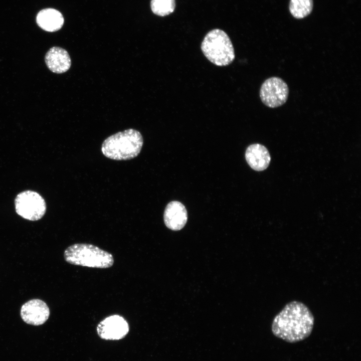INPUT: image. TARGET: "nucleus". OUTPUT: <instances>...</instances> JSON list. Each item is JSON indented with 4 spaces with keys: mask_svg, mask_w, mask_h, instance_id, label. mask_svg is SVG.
I'll list each match as a JSON object with an SVG mask.
<instances>
[{
    "mask_svg": "<svg viewBox=\"0 0 361 361\" xmlns=\"http://www.w3.org/2000/svg\"><path fill=\"white\" fill-rule=\"evenodd\" d=\"M207 59L218 66H226L235 58L232 43L224 31L215 29L209 31L204 37L201 46Z\"/></svg>",
    "mask_w": 361,
    "mask_h": 361,
    "instance_id": "obj_4",
    "label": "nucleus"
},
{
    "mask_svg": "<svg viewBox=\"0 0 361 361\" xmlns=\"http://www.w3.org/2000/svg\"><path fill=\"white\" fill-rule=\"evenodd\" d=\"M143 143V139L140 132L130 128L107 137L102 143L101 151L110 159L128 160L139 154Z\"/></svg>",
    "mask_w": 361,
    "mask_h": 361,
    "instance_id": "obj_2",
    "label": "nucleus"
},
{
    "mask_svg": "<svg viewBox=\"0 0 361 361\" xmlns=\"http://www.w3.org/2000/svg\"><path fill=\"white\" fill-rule=\"evenodd\" d=\"M36 22L43 30L53 32L59 30L63 26L64 19L58 10L47 8L40 11L37 15Z\"/></svg>",
    "mask_w": 361,
    "mask_h": 361,
    "instance_id": "obj_12",
    "label": "nucleus"
},
{
    "mask_svg": "<svg viewBox=\"0 0 361 361\" xmlns=\"http://www.w3.org/2000/svg\"><path fill=\"white\" fill-rule=\"evenodd\" d=\"M165 226L173 231L182 229L188 220V213L185 206L179 202L172 201L165 207L163 214Z\"/></svg>",
    "mask_w": 361,
    "mask_h": 361,
    "instance_id": "obj_9",
    "label": "nucleus"
},
{
    "mask_svg": "<svg viewBox=\"0 0 361 361\" xmlns=\"http://www.w3.org/2000/svg\"><path fill=\"white\" fill-rule=\"evenodd\" d=\"M245 158L249 166L256 171L266 169L271 160L268 149L264 145L259 143L251 144L247 147Z\"/></svg>",
    "mask_w": 361,
    "mask_h": 361,
    "instance_id": "obj_11",
    "label": "nucleus"
},
{
    "mask_svg": "<svg viewBox=\"0 0 361 361\" xmlns=\"http://www.w3.org/2000/svg\"><path fill=\"white\" fill-rule=\"evenodd\" d=\"M313 8L312 0H290L289 10L296 19H302L308 16Z\"/></svg>",
    "mask_w": 361,
    "mask_h": 361,
    "instance_id": "obj_13",
    "label": "nucleus"
},
{
    "mask_svg": "<svg viewBox=\"0 0 361 361\" xmlns=\"http://www.w3.org/2000/svg\"><path fill=\"white\" fill-rule=\"evenodd\" d=\"M45 60L48 68L53 72L61 74L71 67V60L68 52L59 47L51 48L46 53Z\"/></svg>",
    "mask_w": 361,
    "mask_h": 361,
    "instance_id": "obj_10",
    "label": "nucleus"
},
{
    "mask_svg": "<svg viewBox=\"0 0 361 361\" xmlns=\"http://www.w3.org/2000/svg\"><path fill=\"white\" fill-rule=\"evenodd\" d=\"M314 316L303 303L294 300L287 303L274 317L271 330L276 337L289 343L308 337L312 332Z\"/></svg>",
    "mask_w": 361,
    "mask_h": 361,
    "instance_id": "obj_1",
    "label": "nucleus"
},
{
    "mask_svg": "<svg viewBox=\"0 0 361 361\" xmlns=\"http://www.w3.org/2000/svg\"><path fill=\"white\" fill-rule=\"evenodd\" d=\"M150 8L154 14L165 16L172 13L175 8V0H151Z\"/></svg>",
    "mask_w": 361,
    "mask_h": 361,
    "instance_id": "obj_14",
    "label": "nucleus"
},
{
    "mask_svg": "<svg viewBox=\"0 0 361 361\" xmlns=\"http://www.w3.org/2000/svg\"><path fill=\"white\" fill-rule=\"evenodd\" d=\"M65 261L72 265L107 268L114 263L112 255L97 246L85 243L74 244L64 251Z\"/></svg>",
    "mask_w": 361,
    "mask_h": 361,
    "instance_id": "obj_3",
    "label": "nucleus"
},
{
    "mask_svg": "<svg viewBox=\"0 0 361 361\" xmlns=\"http://www.w3.org/2000/svg\"><path fill=\"white\" fill-rule=\"evenodd\" d=\"M289 88L281 78L271 77L265 80L260 89V97L262 103L270 108H276L283 105L287 101Z\"/></svg>",
    "mask_w": 361,
    "mask_h": 361,
    "instance_id": "obj_6",
    "label": "nucleus"
},
{
    "mask_svg": "<svg viewBox=\"0 0 361 361\" xmlns=\"http://www.w3.org/2000/svg\"><path fill=\"white\" fill-rule=\"evenodd\" d=\"M15 209L17 213L22 218L30 221H37L45 215L46 204L38 193L28 190L17 195Z\"/></svg>",
    "mask_w": 361,
    "mask_h": 361,
    "instance_id": "obj_5",
    "label": "nucleus"
},
{
    "mask_svg": "<svg viewBox=\"0 0 361 361\" xmlns=\"http://www.w3.org/2000/svg\"><path fill=\"white\" fill-rule=\"evenodd\" d=\"M20 314L22 320L26 323L38 326L44 324L48 319L50 310L44 301L33 299L22 306Z\"/></svg>",
    "mask_w": 361,
    "mask_h": 361,
    "instance_id": "obj_8",
    "label": "nucleus"
},
{
    "mask_svg": "<svg viewBox=\"0 0 361 361\" xmlns=\"http://www.w3.org/2000/svg\"><path fill=\"white\" fill-rule=\"evenodd\" d=\"M129 330V327L127 321L118 314L105 318L98 323L96 328L97 334L101 338L110 340L123 338Z\"/></svg>",
    "mask_w": 361,
    "mask_h": 361,
    "instance_id": "obj_7",
    "label": "nucleus"
}]
</instances>
